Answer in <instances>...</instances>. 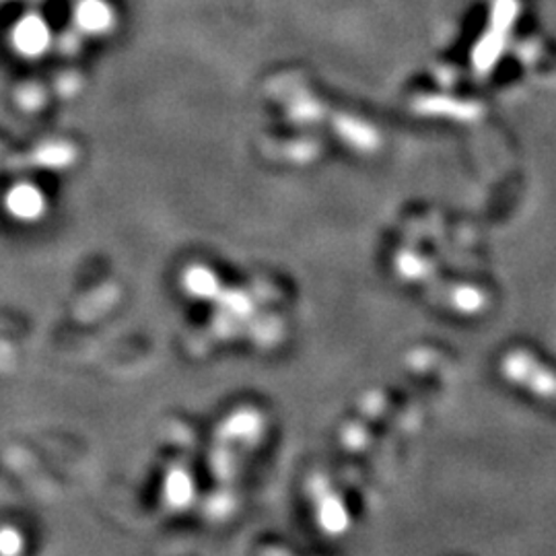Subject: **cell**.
I'll use <instances>...</instances> for the list:
<instances>
[{
	"mask_svg": "<svg viewBox=\"0 0 556 556\" xmlns=\"http://www.w3.org/2000/svg\"><path fill=\"white\" fill-rule=\"evenodd\" d=\"M4 206L13 219L36 220L43 215L46 200L36 186L20 184L9 190V194L4 199Z\"/></svg>",
	"mask_w": 556,
	"mask_h": 556,
	"instance_id": "1",
	"label": "cell"
},
{
	"mask_svg": "<svg viewBox=\"0 0 556 556\" xmlns=\"http://www.w3.org/2000/svg\"><path fill=\"white\" fill-rule=\"evenodd\" d=\"M184 285L197 298H213L219 291V278L202 266L190 268L184 277Z\"/></svg>",
	"mask_w": 556,
	"mask_h": 556,
	"instance_id": "2",
	"label": "cell"
},
{
	"mask_svg": "<svg viewBox=\"0 0 556 556\" xmlns=\"http://www.w3.org/2000/svg\"><path fill=\"white\" fill-rule=\"evenodd\" d=\"M167 497L172 498L176 505H184L190 498L192 491V482L184 472H176L167 478Z\"/></svg>",
	"mask_w": 556,
	"mask_h": 556,
	"instance_id": "3",
	"label": "cell"
},
{
	"mask_svg": "<svg viewBox=\"0 0 556 556\" xmlns=\"http://www.w3.org/2000/svg\"><path fill=\"white\" fill-rule=\"evenodd\" d=\"M21 546H23V540L15 530H9V528L0 530V553L2 555H15V553H20Z\"/></svg>",
	"mask_w": 556,
	"mask_h": 556,
	"instance_id": "4",
	"label": "cell"
}]
</instances>
